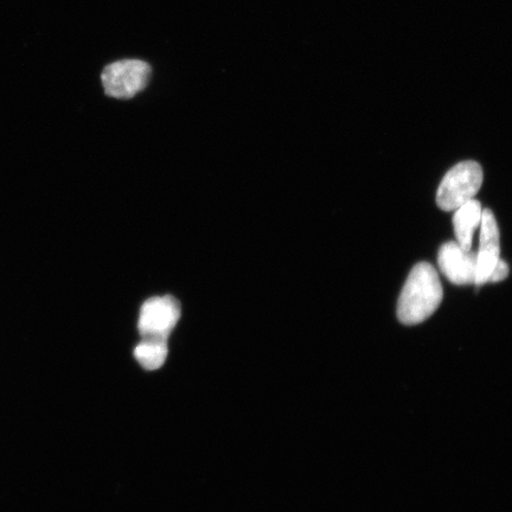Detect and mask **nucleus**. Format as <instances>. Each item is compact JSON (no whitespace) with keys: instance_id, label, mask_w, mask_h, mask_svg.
Wrapping results in <instances>:
<instances>
[{"instance_id":"f257e3e1","label":"nucleus","mask_w":512,"mask_h":512,"mask_svg":"<svg viewBox=\"0 0 512 512\" xmlns=\"http://www.w3.org/2000/svg\"><path fill=\"white\" fill-rule=\"evenodd\" d=\"M444 292L439 275L427 262L414 266L402 288L398 304L401 323L416 325L430 318L443 300Z\"/></svg>"},{"instance_id":"f03ea898","label":"nucleus","mask_w":512,"mask_h":512,"mask_svg":"<svg viewBox=\"0 0 512 512\" xmlns=\"http://www.w3.org/2000/svg\"><path fill=\"white\" fill-rule=\"evenodd\" d=\"M483 169L477 162L467 160L453 166L440 183L437 203L441 210L456 211L473 200L483 184Z\"/></svg>"},{"instance_id":"7ed1b4c3","label":"nucleus","mask_w":512,"mask_h":512,"mask_svg":"<svg viewBox=\"0 0 512 512\" xmlns=\"http://www.w3.org/2000/svg\"><path fill=\"white\" fill-rule=\"evenodd\" d=\"M151 67L140 60H123L110 64L102 72L105 92L114 99H131L149 83Z\"/></svg>"},{"instance_id":"20e7f679","label":"nucleus","mask_w":512,"mask_h":512,"mask_svg":"<svg viewBox=\"0 0 512 512\" xmlns=\"http://www.w3.org/2000/svg\"><path fill=\"white\" fill-rule=\"evenodd\" d=\"M181 319V306L174 297H153L143 304L138 319L139 334L143 338H168Z\"/></svg>"},{"instance_id":"39448f33","label":"nucleus","mask_w":512,"mask_h":512,"mask_svg":"<svg viewBox=\"0 0 512 512\" xmlns=\"http://www.w3.org/2000/svg\"><path fill=\"white\" fill-rule=\"evenodd\" d=\"M441 272L454 285H476L477 252L465 251L457 242L441 246L438 256Z\"/></svg>"},{"instance_id":"423d86ee","label":"nucleus","mask_w":512,"mask_h":512,"mask_svg":"<svg viewBox=\"0 0 512 512\" xmlns=\"http://www.w3.org/2000/svg\"><path fill=\"white\" fill-rule=\"evenodd\" d=\"M499 256H501V243H499V229L495 215L490 209H483L477 251V286L488 283L492 270L501 259Z\"/></svg>"},{"instance_id":"0eeeda50","label":"nucleus","mask_w":512,"mask_h":512,"mask_svg":"<svg viewBox=\"0 0 512 512\" xmlns=\"http://www.w3.org/2000/svg\"><path fill=\"white\" fill-rule=\"evenodd\" d=\"M483 208L476 200H471L456 210L453 217L454 234L457 243L465 251L472 249L473 235L482 222Z\"/></svg>"},{"instance_id":"6e6552de","label":"nucleus","mask_w":512,"mask_h":512,"mask_svg":"<svg viewBox=\"0 0 512 512\" xmlns=\"http://www.w3.org/2000/svg\"><path fill=\"white\" fill-rule=\"evenodd\" d=\"M168 355V341L164 339L143 338V341L134 349V357L146 370L162 368Z\"/></svg>"},{"instance_id":"1a4fd4ad","label":"nucleus","mask_w":512,"mask_h":512,"mask_svg":"<svg viewBox=\"0 0 512 512\" xmlns=\"http://www.w3.org/2000/svg\"><path fill=\"white\" fill-rule=\"evenodd\" d=\"M509 275V266L507 262L502 259H499L494 270H492L488 283H498V281H503L507 279Z\"/></svg>"}]
</instances>
